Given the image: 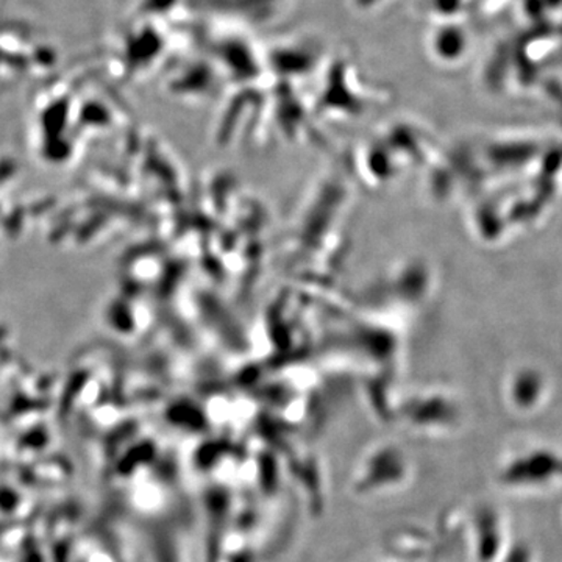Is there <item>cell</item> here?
<instances>
[{
    "label": "cell",
    "mask_w": 562,
    "mask_h": 562,
    "mask_svg": "<svg viewBox=\"0 0 562 562\" xmlns=\"http://www.w3.org/2000/svg\"><path fill=\"white\" fill-rule=\"evenodd\" d=\"M357 3H360V5H372L373 0H357Z\"/></svg>",
    "instance_id": "1"
}]
</instances>
